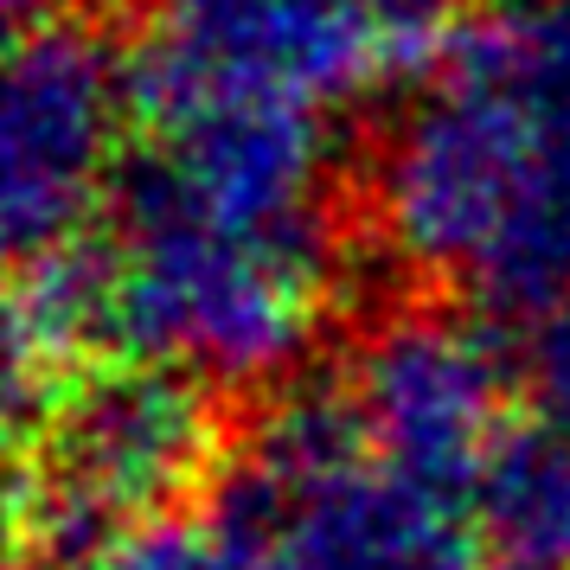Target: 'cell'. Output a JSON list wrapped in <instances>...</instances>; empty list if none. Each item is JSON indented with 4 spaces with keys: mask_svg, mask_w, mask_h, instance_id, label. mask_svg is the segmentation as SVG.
Instances as JSON below:
<instances>
[{
    "mask_svg": "<svg viewBox=\"0 0 570 570\" xmlns=\"http://www.w3.org/2000/svg\"><path fill=\"white\" fill-rule=\"evenodd\" d=\"M385 250L500 314L570 295V0H488L365 167Z\"/></svg>",
    "mask_w": 570,
    "mask_h": 570,
    "instance_id": "1",
    "label": "cell"
},
{
    "mask_svg": "<svg viewBox=\"0 0 570 570\" xmlns=\"http://www.w3.org/2000/svg\"><path fill=\"white\" fill-rule=\"evenodd\" d=\"M116 340L206 385H269L314 353L340 295L327 212L237 218L199 206L141 155L109 218Z\"/></svg>",
    "mask_w": 570,
    "mask_h": 570,
    "instance_id": "2",
    "label": "cell"
},
{
    "mask_svg": "<svg viewBox=\"0 0 570 570\" xmlns=\"http://www.w3.org/2000/svg\"><path fill=\"white\" fill-rule=\"evenodd\" d=\"M218 397L167 360L90 365L58 391L13 474L20 570H78L116 532L167 519L218 462Z\"/></svg>",
    "mask_w": 570,
    "mask_h": 570,
    "instance_id": "3",
    "label": "cell"
},
{
    "mask_svg": "<svg viewBox=\"0 0 570 570\" xmlns=\"http://www.w3.org/2000/svg\"><path fill=\"white\" fill-rule=\"evenodd\" d=\"M391 78L385 46L353 0H167L129 52L135 116L148 129H180L212 109L327 116Z\"/></svg>",
    "mask_w": 570,
    "mask_h": 570,
    "instance_id": "4",
    "label": "cell"
},
{
    "mask_svg": "<svg viewBox=\"0 0 570 570\" xmlns=\"http://www.w3.org/2000/svg\"><path fill=\"white\" fill-rule=\"evenodd\" d=\"M513 340L455 308H391L346 365V397L379 468L455 507H468L488 455L513 430Z\"/></svg>",
    "mask_w": 570,
    "mask_h": 570,
    "instance_id": "5",
    "label": "cell"
},
{
    "mask_svg": "<svg viewBox=\"0 0 570 570\" xmlns=\"http://www.w3.org/2000/svg\"><path fill=\"white\" fill-rule=\"evenodd\" d=\"M129 116V58L104 27L71 13L20 27L0 83V225L13 257L83 237Z\"/></svg>",
    "mask_w": 570,
    "mask_h": 570,
    "instance_id": "6",
    "label": "cell"
},
{
    "mask_svg": "<svg viewBox=\"0 0 570 570\" xmlns=\"http://www.w3.org/2000/svg\"><path fill=\"white\" fill-rule=\"evenodd\" d=\"M206 525L225 570H481L455 500L397 481L372 455L321 481H288L237 455Z\"/></svg>",
    "mask_w": 570,
    "mask_h": 570,
    "instance_id": "7",
    "label": "cell"
},
{
    "mask_svg": "<svg viewBox=\"0 0 570 570\" xmlns=\"http://www.w3.org/2000/svg\"><path fill=\"white\" fill-rule=\"evenodd\" d=\"M186 199L237 218H308L327 212L334 129L314 109H212L148 148Z\"/></svg>",
    "mask_w": 570,
    "mask_h": 570,
    "instance_id": "8",
    "label": "cell"
},
{
    "mask_svg": "<svg viewBox=\"0 0 570 570\" xmlns=\"http://www.w3.org/2000/svg\"><path fill=\"white\" fill-rule=\"evenodd\" d=\"M116 340V263L104 237H65L52 250L13 257L7 288V391L20 442L46 423L58 391L90 372V353Z\"/></svg>",
    "mask_w": 570,
    "mask_h": 570,
    "instance_id": "9",
    "label": "cell"
},
{
    "mask_svg": "<svg viewBox=\"0 0 570 570\" xmlns=\"http://www.w3.org/2000/svg\"><path fill=\"white\" fill-rule=\"evenodd\" d=\"M468 513L507 564H570V430L564 423H519L488 455L468 493Z\"/></svg>",
    "mask_w": 570,
    "mask_h": 570,
    "instance_id": "10",
    "label": "cell"
},
{
    "mask_svg": "<svg viewBox=\"0 0 570 570\" xmlns=\"http://www.w3.org/2000/svg\"><path fill=\"white\" fill-rule=\"evenodd\" d=\"M78 570H225V551H218L206 519L167 513V519H141L129 532H116Z\"/></svg>",
    "mask_w": 570,
    "mask_h": 570,
    "instance_id": "11",
    "label": "cell"
},
{
    "mask_svg": "<svg viewBox=\"0 0 570 570\" xmlns=\"http://www.w3.org/2000/svg\"><path fill=\"white\" fill-rule=\"evenodd\" d=\"M353 13L379 32L397 78H423L442 58V46L455 39V27L468 20L462 0H353Z\"/></svg>",
    "mask_w": 570,
    "mask_h": 570,
    "instance_id": "12",
    "label": "cell"
},
{
    "mask_svg": "<svg viewBox=\"0 0 570 570\" xmlns=\"http://www.w3.org/2000/svg\"><path fill=\"white\" fill-rule=\"evenodd\" d=\"M513 372L519 391L532 397V416L570 430V295L525 314V327L513 334Z\"/></svg>",
    "mask_w": 570,
    "mask_h": 570,
    "instance_id": "13",
    "label": "cell"
},
{
    "mask_svg": "<svg viewBox=\"0 0 570 570\" xmlns=\"http://www.w3.org/2000/svg\"><path fill=\"white\" fill-rule=\"evenodd\" d=\"M7 13H13L20 27H46V20L65 13V0H7Z\"/></svg>",
    "mask_w": 570,
    "mask_h": 570,
    "instance_id": "14",
    "label": "cell"
},
{
    "mask_svg": "<svg viewBox=\"0 0 570 570\" xmlns=\"http://www.w3.org/2000/svg\"><path fill=\"white\" fill-rule=\"evenodd\" d=\"M500 570H570V564H500Z\"/></svg>",
    "mask_w": 570,
    "mask_h": 570,
    "instance_id": "15",
    "label": "cell"
}]
</instances>
